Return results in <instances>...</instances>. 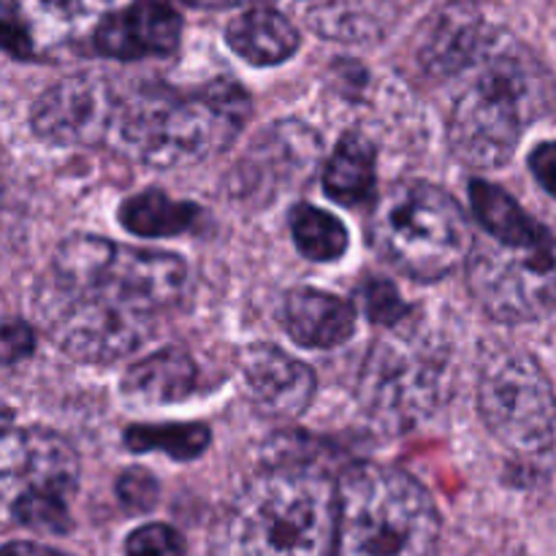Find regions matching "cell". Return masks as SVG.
Returning <instances> with one entry per match:
<instances>
[{
  "label": "cell",
  "mask_w": 556,
  "mask_h": 556,
  "mask_svg": "<svg viewBox=\"0 0 556 556\" xmlns=\"http://www.w3.org/2000/svg\"><path fill=\"white\" fill-rule=\"evenodd\" d=\"M530 172L541 182V188L556 199V141L535 147L530 155Z\"/></svg>",
  "instance_id": "obj_27"
},
{
  "label": "cell",
  "mask_w": 556,
  "mask_h": 556,
  "mask_svg": "<svg viewBox=\"0 0 556 556\" xmlns=\"http://www.w3.org/2000/svg\"><path fill=\"white\" fill-rule=\"evenodd\" d=\"M248 117V92L228 79L199 90L147 85L119 98L109 141L155 168H182L226 150Z\"/></svg>",
  "instance_id": "obj_3"
},
{
  "label": "cell",
  "mask_w": 556,
  "mask_h": 556,
  "mask_svg": "<svg viewBox=\"0 0 556 556\" xmlns=\"http://www.w3.org/2000/svg\"><path fill=\"white\" fill-rule=\"evenodd\" d=\"M125 448L134 454H166L172 459H195L210 445V429L204 424H155V427H128L123 434Z\"/></svg>",
  "instance_id": "obj_22"
},
{
  "label": "cell",
  "mask_w": 556,
  "mask_h": 556,
  "mask_svg": "<svg viewBox=\"0 0 556 556\" xmlns=\"http://www.w3.org/2000/svg\"><path fill=\"white\" fill-rule=\"evenodd\" d=\"M119 98L98 76H68L36 101L30 123L49 144H101L109 141L117 119Z\"/></svg>",
  "instance_id": "obj_12"
},
{
  "label": "cell",
  "mask_w": 556,
  "mask_h": 556,
  "mask_svg": "<svg viewBox=\"0 0 556 556\" xmlns=\"http://www.w3.org/2000/svg\"><path fill=\"white\" fill-rule=\"evenodd\" d=\"M472 68L478 76L451 112V150L472 168H497L510 161L527 123L541 114L546 81L541 65L500 33Z\"/></svg>",
  "instance_id": "obj_4"
},
{
  "label": "cell",
  "mask_w": 556,
  "mask_h": 556,
  "mask_svg": "<svg viewBox=\"0 0 556 556\" xmlns=\"http://www.w3.org/2000/svg\"><path fill=\"white\" fill-rule=\"evenodd\" d=\"M109 0H9V14L22 25L33 49H52L101 25Z\"/></svg>",
  "instance_id": "obj_16"
},
{
  "label": "cell",
  "mask_w": 556,
  "mask_h": 556,
  "mask_svg": "<svg viewBox=\"0 0 556 556\" xmlns=\"http://www.w3.org/2000/svg\"><path fill=\"white\" fill-rule=\"evenodd\" d=\"M3 556H71V554L58 552V548L41 546V543L16 541V543H9V546L3 548Z\"/></svg>",
  "instance_id": "obj_29"
},
{
  "label": "cell",
  "mask_w": 556,
  "mask_h": 556,
  "mask_svg": "<svg viewBox=\"0 0 556 556\" xmlns=\"http://www.w3.org/2000/svg\"><path fill=\"white\" fill-rule=\"evenodd\" d=\"M190 5H199V9H231V5L250 3V0H185Z\"/></svg>",
  "instance_id": "obj_30"
},
{
  "label": "cell",
  "mask_w": 556,
  "mask_h": 556,
  "mask_svg": "<svg viewBox=\"0 0 556 556\" xmlns=\"http://www.w3.org/2000/svg\"><path fill=\"white\" fill-rule=\"evenodd\" d=\"M291 233L299 253L307 255L309 261H337L348 250L345 226L313 204L293 206Z\"/></svg>",
  "instance_id": "obj_23"
},
{
  "label": "cell",
  "mask_w": 556,
  "mask_h": 556,
  "mask_svg": "<svg viewBox=\"0 0 556 556\" xmlns=\"http://www.w3.org/2000/svg\"><path fill=\"white\" fill-rule=\"evenodd\" d=\"M117 497L128 510L144 514L157 503V481L144 470H128L117 481Z\"/></svg>",
  "instance_id": "obj_26"
},
{
  "label": "cell",
  "mask_w": 556,
  "mask_h": 556,
  "mask_svg": "<svg viewBox=\"0 0 556 556\" xmlns=\"http://www.w3.org/2000/svg\"><path fill=\"white\" fill-rule=\"evenodd\" d=\"M79 483V456L49 429H5L3 494L22 527L49 535L71 532L68 500Z\"/></svg>",
  "instance_id": "obj_7"
},
{
  "label": "cell",
  "mask_w": 556,
  "mask_h": 556,
  "mask_svg": "<svg viewBox=\"0 0 556 556\" xmlns=\"http://www.w3.org/2000/svg\"><path fill=\"white\" fill-rule=\"evenodd\" d=\"M199 217V206L168 199L161 190L136 193L119 206L123 228H128L130 233H139V237H177V233L193 231Z\"/></svg>",
  "instance_id": "obj_21"
},
{
  "label": "cell",
  "mask_w": 556,
  "mask_h": 556,
  "mask_svg": "<svg viewBox=\"0 0 556 556\" xmlns=\"http://www.w3.org/2000/svg\"><path fill=\"white\" fill-rule=\"evenodd\" d=\"M33 331L30 326L22 324V320H9L3 329V362L14 364L20 362L22 356H27V353L33 351Z\"/></svg>",
  "instance_id": "obj_28"
},
{
  "label": "cell",
  "mask_w": 556,
  "mask_h": 556,
  "mask_svg": "<svg viewBox=\"0 0 556 556\" xmlns=\"http://www.w3.org/2000/svg\"><path fill=\"white\" fill-rule=\"evenodd\" d=\"M182 20L168 0H134L101 20L92 43L103 58L141 60L172 54L179 43Z\"/></svg>",
  "instance_id": "obj_13"
},
{
  "label": "cell",
  "mask_w": 556,
  "mask_h": 556,
  "mask_svg": "<svg viewBox=\"0 0 556 556\" xmlns=\"http://www.w3.org/2000/svg\"><path fill=\"white\" fill-rule=\"evenodd\" d=\"M362 302L367 309L369 318L380 326H396L410 307L402 302V296L396 293V288L389 280H367L362 286Z\"/></svg>",
  "instance_id": "obj_25"
},
{
  "label": "cell",
  "mask_w": 556,
  "mask_h": 556,
  "mask_svg": "<svg viewBox=\"0 0 556 556\" xmlns=\"http://www.w3.org/2000/svg\"><path fill=\"white\" fill-rule=\"evenodd\" d=\"M320 161V139L302 123H275L244 152L228 177V193L248 204H269L280 193L313 177Z\"/></svg>",
  "instance_id": "obj_11"
},
{
  "label": "cell",
  "mask_w": 556,
  "mask_h": 556,
  "mask_svg": "<svg viewBox=\"0 0 556 556\" xmlns=\"http://www.w3.org/2000/svg\"><path fill=\"white\" fill-rule=\"evenodd\" d=\"M128 556H185V541L174 527L144 525L125 541Z\"/></svg>",
  "instance_id": "obj_24"
},
{
  "label": "cell",
  "mask_w": 556,
  "mask_h": 556,
  "mask_svg": "<svg viewBox=\"0 0 556 556\" xmlns=\"http://www.w3.org/2000/svg\"><path fill=\"white\" fill-rule=\"evenodd\" d=\"M282 326L296 345L329 351L351 340L356 313L345 299L315 288H293L282 302Z\"/></svg>",
  "instance_id": "obj_15"
},
{
  "label": "cell",
  "mask_w": 556,
  "mask_h": 556,
  "mask_svg": "<svg viewBox=\"0 0 556 556\" xmlns=\"http://www.w3.org/2000/svg\"><path fill=\"white\" fill-rule=\"evenodd\" d=\"M467 261L472 296L492 318L519 324L556 315V233L532 248L476 242Z\"/></svg>",
  "instance_id": "obj_10"
},
{
  "label": "cell",
  "mask_w": 556,
  "mask_h": 556,
  "mask_svg": "<svg viewBox=\"0 0 556 556\" xmlns=\"http://www.w3.org/2000/svg\"><path fill=\"white\" fill-rule=\"evenodd\" d=\"M340 486L318 465L280 459L228 508L220 556H337Z\"/></svg>",
  "instance_id": "obj_2"
},
{
  "label": "cell",
  "mask_w": 556,
  "mask_h": 556,
  "mask_svg": "<svg viewBox=\"0 0 556 556\" xmlns=\"http://www.w3.org/2000/svg\"><path fill=\"white\" fill-rule=\"evenodd\" d=\"M443 389L445 364L432 342L402 331L378 340L358 380L367 413L389 427H407L429 416Z\"/></svg>",
  "instance_id": "obj_9"
},
{
  "label": "cell",
  "mask_w": 556,
  "mask_h": 556,
  "mask_svg": "<svg viewBox=\"0 0 556 556\" xmlns=\"http://www.w3.org/2000/svg\"><path fill=\"white\" fill-rule=\"evenodd\" d=\"M329 199L342 206H358L369 201L375 190V150L364 136L348 134L331 152L324 172Z\"/></svg>",
  "instance_id": "obj_20"
},
{
  "label": "cell",
  "mask_w": 556,
  "mask_h": 556,
  "mask_svg": "<svg viewBox=\"0 0 556 556\" xmlns=\"http://www.w3.org/2000/svg\"><path fill=\"white\" fill-rule=\"evenodd\" d=\"M242 375L250 402L269 418L302 416L315 396L313 369L266 342L244 348Z\"/></svg>",
  "instance_id": "obj_14"
},
{
  "label": "cell",
  "mask_w": 556,
  "mask_h": 556,
  "mask_svg": "<svg viewBox=\"0 0 556 556\" xmlns=\"http://www.w3.org/2000/svg\"><path fill=\"white\" fill-rule=\"evenodd\" d=\"M226 41L253 65H277L299 49V30L275 9H250L228 25Z\"/></svg>",
  "instance_id": "obj_19"
},
{
  "label": "cell",
  "mask_w": 556,
  "mask_h": 556,
  "mask_svg": "<svg viewBox=\"0 0 556 556\" xmlns=\"http://www.w3.org/2000/svg\"><path fill=\"white\" fill-rule=\"evenodd\" d=\"M470 201L478 223L494 242L508 244V248H532V244H541L554 237L552 228H546L530 212L521 210L519 201L497 185L472 179Z\"/></svg>",
  "instance_id": "obj_18"
},
{
  "label": "cell",
  "mask_w": 556,
  "mask_h": 556,
  "mask_svg": "<svg viewBox=\"0 0 556 556\" xmlns=\"http://www.w3.org/2000/svg\"><path fill=\"white\" fill-rule=\"evenodd\" d=\"M438 543L440 514L416 478L380 465L345 472L337 556H434Z\"/></svg>",
  "instance_id": "obj_5"
},
{
  "label": "cell",
  "mask_w": 556,
  "mask_h": 556,
  "mask_svg": "<svg viewBox=\"0 0 556 556\" xmlns=\"http://www.w3.org/2000/svg\"><path fill=\"white\" fill-rule=\"evenodd\" d=\"M185 282L188 269L174 253L79 233L54 253L36 307L60 351L76 362L109 364L144 345Z\"/></svg>",
  "instance_id": "obj_1"
},
{
  "label": "cell",
  "mask_w": 556,
  "mask_h": 556,
  "mask_svg": "<svg viewBox=\"0 0 556 556\" xmlns=\"http://www.w3.org/2000/svg\"><path fill=\"white\" fill-rule=\"evenodd\" d=\"M478 407L494 438L516 454H543L554 445V386L530 353L500 348L481 364Z\"/></svg>",
  "instance_id": "obj_8"
},
{
  "label": "cell",
  "mask_w": 556,
  "mask_h": 556,
  "mask_svg": "<svg viewBox=\"0 0 556 556\" xmlns=\"http://www.w3.org/2000/svg\"><path fill=\"white\" fill-rule=\"evenodd\" d=\"M195 389H199V367L182 348H166V351L152 353L150 358L128 369L123 380L125 394L144 405L182 402L193 396Z\"/></svg>",
  "instance_id": "obj_17"
},
{
  "label": "cell",
  "mask_w": 556,
  "mask_h": 556,
  "mask_svg": "<svg viewBox=\"0 0 556 556\" xmlns=\"http://www.w3.org/2000/svg\"><path fill=\"white\" fill-rule=\"evenodd\" d=\"M369 239L391 266L421 282L443 280L470 258L476 244L459 204L443 188L418 179L394 185L378 201Z\"/></svg>",
  "instance_id": "obj_6"
}]
</instances>
